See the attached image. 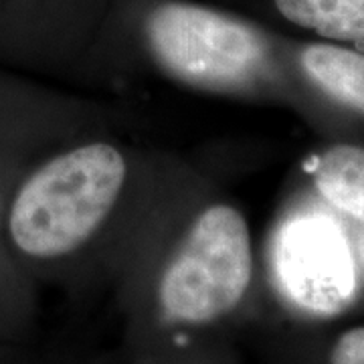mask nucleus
<instances>
[{
  "label": "nucleus",
  "instance_id": "7ed1b4c3",
  "mask_svg": "<svg viewBox=\"0 0 364 364\" xmlns=\"http://www.w3.org/2000/svg\"><path fill=\"white\" fill-rule=\"evenodd\" d=\"M152 55L170 75L210 90L243 85L265 63V43L245 23L205 6L166 2L148 18Z\"/></svg>",
  "mask_w": 364,
  "mask_h": 364
},
{
  "label": "nucleus",
  "instance_id": "39448f33",
  "mask_svg": "<svg viewBox=\"0 0 364 364\" xmlns=\"http://www.w3.org/2000/svg\"><path fill=\"white\" fill-rule=\"evenodd\" d=\"M316 186L350 221L364 223V148L334 146L318 158Z\"/></svg>",
  "mask_w": 364,
  "mask_h": 364
},
{
  "label": "nucleus",
  "instance_id": "1a4fd4ad",
  "mask_svg": "<svg viewBox=\"0 0 364 364\" xmlns=\"http://www.w3.org/2000/svg\"><path fill=\"white\" fill-rule=\"evenodd\" d=\"M348 229H350L354 247H356V251H358V257H360V261H363V267H364V223L350 221V219H348Z\"/></svg>",
  "mask_w": 364,
  "mask_h": 364
},
{
  "label": "nucleus",
  "instance_id": "0eeeda50",
  "mask_svg": "<svg viewBox=\"0 0 364 364\" xmlns=\"http://www.w3.org/2000/svg\"><path fill=\"white\" fill-rule=\"evenodd\" d=\"M294 25L336 41L364 43V0H275Z\"/></svg>",
  "mask_w": 364,
  "mask_h": 364
},
{
  "label": "nucleus",
  "instance_id": "20e7f679",
  "mask_svg": "<svg viewBox=\"0 0 364 364\" xmlns=\"http://www.w3.org/2000/svg\"><path fill=\"white\" fill-rule=\"evenodd\" d=\"M275 269L287 298L308 312L336 314L354 296L356 269L346 235L322 215H304L282 229Z\"/></svg>",
  "mask_w": 364,
  "mask_h": 364
},
{
  "label": "nucleus",
  "instance_id": "f03ea898",
  "mask_svg": "<svg viewBox=\"0 0 364 364\" xmlns=\"http://www.w3.org/2000/svg\"><path fill=\"white\" fill-rule=\"evenodd\" d=\"M253 272L247 223L237 208H207L160 279L158 299L174 322L207 324L235 310Z\"/></svg>",
  "mask_w": 364,
  "mask_h": 364
},
{
  "label": "nucleus",
  "instance_id": "423d86ee",
  "mask_svg": "<svg viewBox=\"0 0 364 364\" xmlns=\"http://www.w3.org/2000/svg\"><path fill=\"white\" fill-rule=\"evenodd\" d=\"M306 73L322 90L364 114V55L334 45H312L301 53Z\"/></svg>",
  "mask_w": 364,
  "mask_h": 364
},
{
  "label": "nucleus",
  "instance_id": "f257e3e1",
  "mask_svg": "<svg viewBox=\"0 0 364 364\" xmlns=\"http://www.w3.org/2000/svg\"><path fill=\"white\" fill-rule=\"evenodd\" d=\"M126 160L112 144H87L43 164L14 198V245L39 259L83 245L105 221L126 182Z\"/></svg>",
  "mask_w": 364,
  "mask_h": 364
},
{
  "label": "nucleus",
  "instance_id": "6e6552de",
  "mask_svg": "<svg viewBox=\"0 0 364 364\" xmlns=\"http://www.w3.org/2000/svg\"><path fill=\"white\" fill-rule=\"evenodd\" d=\"M330 364H364V328H354L340 336Z\"/></svg>",
  "mask_w": 364,
  "mask_h": 364
}]
</instances>
